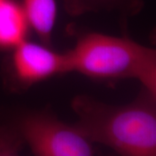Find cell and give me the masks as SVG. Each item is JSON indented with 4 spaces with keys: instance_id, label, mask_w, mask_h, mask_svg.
I'll return each instance as SVG.
<instances>
[{
    "instance_id": "obj_1",
    "label": "cell",
    "mask_w": 156,
    "mask_h": 156,
    "mask_svg": "<svg viewBox=\"0 0 156 156\" xmlns=\"http://www.w3.org/2000/svg\"><path fill=\"white\" fill-rule=\"evenodd\" d=\"M71 108L78 117L75 125L92 143L120 156H156V95L141 88L137 98L121 106L77 95Z\"/></svg>"
},
{
    "instance_id": "obj_5",
    "label": "cell",
    "mask_w": 156,
    "mask_h": 156,
    "mask_svg": "<svg viewBox=\"0 0 156 156\" xmlns=\"http://www.w3.org/2000/svg\"><path fill=\"white\" fill-rule=\"evenodd\" d=\"M28 22L21 4L0 0V49L13 50L27 40Z\"/></svg>"
},
{
    "instance_id": "obj_8",
    "label": "cell",
    "mask_w": 156,
    "mask_h": 156,
    "mask_svg": "<svg viewBox=\"0 0 156 156\" xmlns=\"http://www.w3.org/2000/svg\"><path fill=\"white\" fill-rule=\"evenodd\" d=\"M23 143L12 120L0 121V156H20Z\"/></svg>"
},
{
    "instance_id": "obj_4",
    "label": "cell",
    "mask_w": 156,
    "mask_h": 156,
    "mask_svg": "<svg viewBox=\"0 0 156 156\" xmlns=\"http://www.w3.org/2000/svg\"><path fill=\"white\" fill-rule=\"evenodd\" d=\"M10 70L14 84L19 89H27L69 72L67 55L56 52L49 45L25 40L13 49Z\"/></svg>"
},
{
    "instance_id": "obj_2",
    "label": "cell",
    "mask_w": 156,
    "mask_h": 156,
    "mask_svg": "<svg viewBox=\"0 0 156 156\" xmlns=\"http://www.w3.org/2000/svg\"><path fill=\"white\" fill-rule=\"evenodd\" d=\"M69 72L101 82L135 79L156 95V51L128 37L91 32L66 52Z\"/></svg>"
},
{
    "instance_id": "obj_3",
    "label": "cell",
    "mask_w": 156,
    "mask_h": 156,
    "mask_svg": "<svg viewBox=\"0 0 156 156\" xmlns=\"http://www.w3.org/2000/svg\"><path fill=\"white\" fill-rule=\"evenodd\" d=\"M12 122L33 156H95L92 142L76 125L63 122L48 109L23 112Z\"/></svg>"
},
{
    "instance_id": "obj_6",
    "label": "cell",
    "mask_w": 156,
    "mask_h": 156,
    "mask_svg": "<svg viewBox=\"0 0 156 156\" xmlns=\"http://www.w3.org/2000/svg\"><path fill=\"white\" fill-rule=\"evenodd\" d=\"M21 5L30 29L42 44L50 46L57 17L56 0H23Z\"/></svg>"
},
{
    "instance_id": "obj_7",
    "label": "cell",
    "mask_w": 156,
    "mask_h": 156,
    "mask_svg": "<svg viewBox=\"0 0 156 156\" xmlns=\"http://www.w3.org/2000/svg\"><path fill=\"white\" fill-rule=\"evenodd\" d=\"M63 3L65 10L71 16L101 11H118L132 15L142 7L141 0H63Z\"/></svg>"
}]
</instances>
